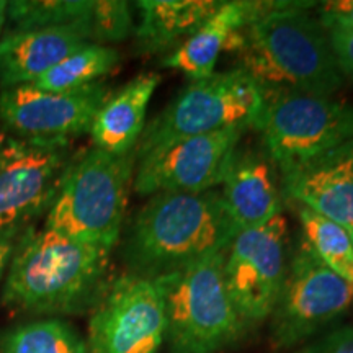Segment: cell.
<instances>
[{
    "instance_id": "21",
    "label": "cell",
    "mask_w": 353,
    "mask_h": 353,
    "mask_svg": "<svg viewBox=\"0 0 353 353\" xmlns=\"http://www.w3.org/2000/svg\"><path fill=\"white\" fill-rule=\"evenodd\" d=\"M120 52L112 46L88 44L56 64L30 85L48 92H65L92 85L117 68Z\"/></svg>"
},
{
    "instance_id": "12",
    "label": "cell",
    "mask_w": 353,
    "mask_h": 353,
    "mask_svg": "<svg viewBox=\"0 0 353 353\" xmlns=\"http://www.w3.org/2000/svg\"><path fill=\"white\" fill-rule=\"evenodd\" d=\"M112 92L101 81L65 92H48L33 85L2 88L0 128L30 141L72 143L90 131Z\"/></svg>"
},
{
    "instance_id": "22",
    "label": "cell",
    "mask_w": 353,
    "mask_h": 353,
    "mask_svg": "<svg viewBox=\"0 0 353 353\" xmlns=\"http://www.w3.org/2000/svg\"><path fill=\"white\" fill-rule=\"evenodd\" d=\"M304 239L324 265L353 285V241L341 224L299 206Z\"/></svg>"
},
{
    "instance_id": "7",
    "label": "cell",
    "mask_w": 353,
    "mask_h": 353,
    "mask_svg": "<svg viewBox=\"0 0 353 353\" xmlns=\"http://www.w3.org/2000/svg\"><path fill=\"white\" fill-rule=\"evenodd\" d=\"M255 130L280 172L353 139V105L290 90L262 88Z\"/></svg>"
},
{
    "instance_id": "25",
    "label": "cell",
    "mask_w": 353,
    "mask_h": 353,
    "mask_svg": "<svg viewBox=\"0 0 353 353\" xmlns=\"http://www.w3.org/2000/svg\"><path fill=\"white\" fill-rule=\"evenodd\" d=\"M317 20L325 32L353 30V0H327L316 3Z\"/></svg>"
},
{
    "instance_id": "17",
    "label": "cell",
    "mask_w": 353,
    "mask_h": 353,
    "mask_svg": "<svg viewBox=\"0 0 353 353\" xmlns=\"http://www.w3.org/2000/svg\"><path fill=\"white\" fill-rule=\"evenodd\" d=\"M221 195L237 232L263 226L283 210L275 164L255 149H236Z\"/></svg>"
},
{
    "instance_id": "2",
    "label": "cell",
    "mask_w": 353,
    "mask_h": 353,
    "mask_svg": "<svg viewBox=\"0 0 353 353\" xmlns=\"http://www.w3.org/2000/svg\"><path fill=\"white\" fill-rule=\"evenodd\" d=\"M316 2H288L234 34L228 51L241 57L262 88L330 97L343 85V74L329 34L307 8Z\"/></svg>"
},
{
    "instance_id": "9",
    "label": "cell",
    "mask_w": 353,
    "mask_h": 353,
    "mask_svg": "<svg viewBox=\"0 0 353 353\" xmlns=\"http://www.w3.org/2000/svg\"><path fill=\"white\" fill-rule=\"evenodd\" d=\"M76 156L72 143L30 141L0 128V232L37 226Z\"/></svg>"
},
{
    "instance_id": "3",
    "label": "cell",
    "mask_w": 353,
    "mask_h": 353,
    "mask_svg": "<svg viewBox=\"0 0 353 353\" xmlns=\"http://www.w3.org/2000/svg\"><path fill=\"white\" fill-rule=\"evenodd\" d=\"M237 234L216 190L156 193L128 226L123 259L130 273L157 278L224 252Z\"/></svg>"
},
{
    "instance_id": "14",
    "label": "cell",
    "mask_w": 353,
    "mask_h": 353,
    "mask_svg": "<svg viewBox=\"0 0 353 353\" xmlns=\"http://www.w3.org/2000/svg\"><path fill=\"white\" fill-rule=\"evenodd\" d=\"M280 175L286 200L341 224L353 241V139Z\"/></svg>"
},
{
    "instance_id": "6",
    "label": "cell",
    "mask_w": 353,
    "mask_h": 353,
    "mask_svg": "<svg viewBox=\"0 0 353 353\" xmlns=\"http://www.w3.org/2000/svg\"><path fill=\"white\" fill-rule=\"evenodd\" d=\"M263 103V90L241 68L192 81L145 125L136 161L179 141L211 134L234 126H254Z\"/></svg>"
},
{
    "instance_id": "20",
    "label": "cell",
    "mask_w": 353,
    "mask_h": 353,
    "mask_svg": "<svg viewBox=\"0 0 353 353\" xmlns=\"http://www.w3.org/2000/svg\"><path fill=\"white\" fill-rule=\"evenodd\" d=\"M0 353H92L74 325L44 317L0 330Z\"/></svg>"
},
{
    "instance_id": "8",
    "label": "cell",
    "mask_w": 353,
    "mask_h": 353,
    "mask_svg": "<svg viewBox=\"0 0 353 353\" xmlns=\"http://www.w3.org/2000/svg\"><path fill=\"white\" fill-rule=\"evenodd\" d=\"M353 304V285L312 252L306 239L290 257L286 276L270 317V343L276 350L303 345L342 317Z\"/></svg>"
},
{
    "instance_id": "5",
    "label": "cell",
    "mask_w": 353,
    "mask_h": 353,
    "mask_svg": "<svg viewBox=\"0 0 353 353\" xmlns=\"http://www.w3.org/2000/svg\"><path fill=\"white\" fill-rule=\"evenodd\" d=\"M226 250L157 276L172 353H219L247 330L224 281Z\"/></svg>"
},
{
    "instance_id": "23",
    "label": "cell",
    "mask_w": 353,
    "mask_h": 353,
    "mask_svg": "<svg viewBox=\"0 0 353 353\" xmlns=\"http://www.w3.org/2000/svg\"><path fill=\"white\" fill-rule=\"evenodd\" d=\"M94 0H12L7 6V32L87 23Z\"/></svg>"
},
{
    "instance_id": "4",
    "label": "cell",
    "mask_w": 353,
    "mask_h": 353,
    "mask_svg": "<svg viewBox=\"0 0 353 353\" xmlns=\"http://www.w3.org/2000/svg\"><path fill=\"white\" fill-rule=\"evenodd\" d=\"M134 170V151L114 156L92 145L77 154L41 229L113 250L121 237Z\"/></svg>"
},
{
    "instance_id": "11",
    "label": "cell",
    "mask_w": 353,
    "mask_h": 353,
    "mask_svg": "<svg viewBox=\"0 0 353 353\" xmlns=\"http://www.w3.org/2000/svg\"><path fill=\"white\" fill-rule=\"evenodd\" d=\"M288 221L278 214L263 226L241 231L224 257V281L247 329L268 321L288 268Z\"/></svg>"
},
{
    "instance_id": "15",
    "label": "cell",
    "mask_w": 353,
    "mask_h": 353,
    "mask_svg": "<svg viewBox=\"0 0 353 353\" xmlns=\"http://www.w3.org/2000/svg\"><path fill=\"white\" fill-rule=\"evenodd\" d=\"M88 44L92 37L87 23L6 32L0 37V90L30 85Z\"/></svg>"
},
{
    "instance_id": "27",
    "label": "cell",
    "mask_w": 353,
    "mask_h": 353,
    "mask_svg": "<svg viewBox=\"0 0 353 353\" xmlns=\"http://www.w3.org/2000/svg\"><path fill=\"white\" fill-rule=\"evenodd\" d=\"M327 34L339 68L353 81V30H330Z\"/></svg>"
},
{
    "instance_id": "16",
    "label": "cell",
    "mask_w": 353,
    "mask_h": 353,
    "mask_svg": "<svg viewBox=\"0 0 353 353\" xmlns=\"http://www.w3.org/2000/svg\"><path fill=\"white\" fill-rule=\"evenodd\" d=\"M290 0L255 2V0H232L223 2L195 33L183 41L174 52L167 54L162 65L180 70L192 81H201L214 74L221 52L228 51L234 34L252 21L288 6Z\"/></svg>"
},
{
    "instance_id": "29",
    "label": "cell",
    "mask_w": 353,
    "mask_h": 353,
    "mask_svg": "<svg viewBox=\"0 0 353 353\" xmlns=\"http://www.w3.org/2000/svg\"><path fill=\"white\" fill-rule=\"evenodd\" d=\"M7 0H0V37L3 34V28L7 25Z\"/></svg>"
},
{
    "instance_id": "13",
    "label": "cell",
    "mask_w": 353,
    "mask_h": 353,
    "mask_svg": "<svg viewBox=\"0 0 353 353\" xmlns=\"http://www.w3.org/2000/svg\"><path fill=\"white\" fill-rule=\"evenodd\" d=\"M247 128H226L174 143L136 161L132 190L141 196L164 192L201 193L223 185Z\"/></svg>"
},
{
    "instance_id": "19",
    "label": "cell",
    "mask_w": 353,
    "mask_h": 353,
    "mask_svg": "<svg viewBox=\"0 0 353 353\" xmlns=\"http://www.w3.org/2000/svg\"><path fill=\"white\" fill-rule=\"evenodd\" d=\"M218 0H139V23L134 26L136 50L159 54L192 37L221 7Z\"/></svg>"
},
{
    "instance_id": "28",
    "label": "cell",
    "mask_w": 353,
    "mask_h": 353,
    "mask_svg": "<svg viewBox=\"0 0 353 353\" xmlns=\"http://www.w3.org/2000/svg\"><path fill=\"white\" fill-rule=\"evenodd\" d=\"M28 228H12L7 231L0 232V283L6 278L8 263L13 257L17 245H19L20 237Z\"/></svg>"
},
{
    "instance_id": "10",
    "label": "cell",
    "mask_w": 353,
    "mask_h": 353,
    "mask_svg": "<svg viewBox=\"0 0 353 353\" xmlns=\"http://www.w3.org/2000/svg\"><path fill=\"white\" fill-rule=\"evenodd\" d=\"M92 353H157L167 341L164 293L157 278H114L92 309L87 329Z\"/></svg>"
},
{
    "instance_id": "18",
    "label": "cell",
    "mask_w": 353,
    "mask_h": 353,
    "mask_svg": "<svg viewBox=\"0 0 353 353\" xmlns=\"http://www.w3.org/2000/svg\"><path fill=\"white\" fill-rule=\"evenodd\" d=\"M161 81L159 74H141L112 92L88 131L94 148L114 156L134 151L145 128L149 101Z\"/></svg>"
},
{
    "instance_id": "1",
    "label": "cell",
    "mask_w": 353,
    "mask_h": 353,
    "mask_svg": "<svg viewBox=\"0 0 353 353\" xmlns=\"http://www.w3.org/2000/svg\"><path fill=\"white\" fill-rule=\"evenodd\" d=\"M112 252L30 226L8 263L0 303L17 314L57 319L92 312L112 283Z\"/></svg>"
},
{
    "instance_id": "24",
    "label": "cell",
    "mask_w": 353,
    "mask_h": 353,
    "mask_svg": "<svg viewBox=\"0 0 353 353\" xmlns=\"http://www.w3.org/2000/svg\"><path fill=\"white\" fill-rule=\"evenodd\" d=\"M92 43H120L134 32L131 3L126 0H94L87 20Z\"/></svg>"
},
{
    "instance_id": "26",
    "label": "cell",
    "mask_w": 353,
    "mask_h": 353,
    "mask_svg": "<svg viewBox=\"0 0 353 353\" xmlns=\"http://www.w3.org/2000/svg\"><path fill=\"white\" fill-rule=\"evenodd\" d=\"M294 353H353V327L343 325L330 330Z\"/></svg>"
}]
</instances>
